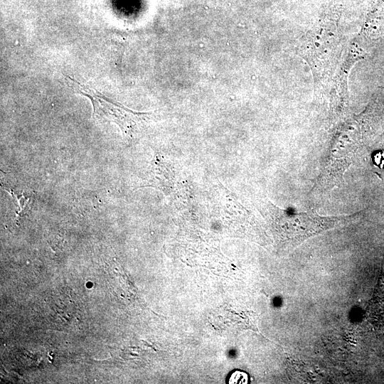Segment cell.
<instances>
[{"label": "cell", "instance_id": "cell-1", "mask_svg": "<svg viewBox=\"0 0 384 384\" xmlns=\"http://www.w3.org/2000/svg\"><path fill=\"white\" fill-rule=\"evenodd\" d=\"M258 208L270 221L280 244L295 247L306 239L326 230L356 221L361 212L338 216H320L314 211L282 209L267 199L260 200Z\"/></svg>", "mask_w": 384, "mask_h": 384}, {"label": "cell", "instance_id": "cell-2", "mask_svg": "<svg viewBox=\"0 0 384 384\" xmlns=\"http://www.w3.org/2000/svg\"><path fill=\"white\" fill-rule=\"evenodd\" d=\"M69 87L90 99L93 112L92 118L99 122H114L124 136L132 139L151 118V112H137L114 101L86 82H81L69 75H65Z\"/></svg>", "mask_w": 384, "mask_h": 384}, {"label": "cell", "instance_id": "cell-3", "mask_svg": "<svg viewBox=\"0 0 384 384\" xmlns=\"http://www.w3.org/2000/svg\"><path fill=\"white\" fill-rule=\"evenodd\" d=\"M374 296V304H379L381 307H384V255L381 275Z\"/></svg>", "mask_w": 384, "mask_h": 384}, {"label": "cell", "instance_id": "cell-4", "mask_svg": "<svg viewBox=\"0 0 384 384\" xmlns=\"http://www.w3.org/2000/svg\"><path fill=\"white\" fill-rule=\"evenodd\" d=\"M248 376L242 371H235L229 379V383H247Z\"/></svg>", "mask_w": 384, "mask_h": 384}]
</instances>
